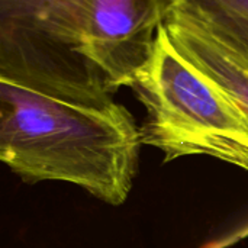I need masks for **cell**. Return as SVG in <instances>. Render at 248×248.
I'll list each match as a JSON object with an SVG mask.
<instances>
[{"instance_id": "1", "label": "cell", "mask_w": 248, "mask_h": 248, "mask_svg": "<svg viewBox=\"0 0 248 248\" xmlns=\"http://www.w3.org/2000/svg\"><path fill=\"white\" fill-rule=\"evenodd\" d=\"M141 144L134 116L106 90L48 89L0 77V158L28 183L67 182L122 205Z\"/></svg>"}, {"instance_id": "2", "label": "cell", "mask_w": 248, "mask_h": 248, "mask_svg": "<svg viewBox=\"0 0 248 248\" xmlns=\"http://www.w3.org/2000/svg\"><path fill=\"white\" fill-rule=\"evenodd\" d=\"M145 108L142 144L166 161L209 155L248 171V119L240 106L173 44L161 26L132 87Z\"/></svg>"}, {"instance_id": "3", "label": "cell", "mask_w": 248, "mask_h": 248, "mask_svg": "<svg viewBox=\"0 0 248 248\" xmlns=\"http://www.w3.org/2000/svg\"><path fill=\"white\" fill-rule=\"evenodd\" d=\"M92 3L0 0V77L36 87L110 92L80 54Z\"/></svg>"}, {"instance_id": "4", "label": "cell", "mask_w": 248, "mask_h": 248, "mask_svg": "<svg viewBox=\"0 0 248 248\" xmlns=\"http://www.w3.org/2000/svg\"><path fill=\"white\" fill-rule=\"evenodd\" d=\"M176 0H93L80 54L112 93L132 87Z\"/></svg>"}, {"instance_id": "5", "label": "cell", "mask_w": 248, "mask_h": 248, "mask_svg": "<svg viewBox=\"0 0 248 248\" xmlns=\"http://www.w3.org/2000/svg\"><path fill=\"white\" fill-rule=\"evenodd\" d=\"M164 25L182 54L227 92L248 119L247 52L179 9H171Z\"/></svg>"}, {"instance_id": "6", "label": "cell", "mask_w": 248, "mask_h": 248, "mask_svg": "<svg viewBox=\"0 0 248 248\" xmlns=\"http://www.w3.org/2000/svg\"><path fill=\"white\" fill-rule=\"evenodd\" d=\"M173 9H179L205 28L224 38L225 41L234 44L240 49L248 54V19L244 16H238L228 12L221 10H199V9H187L174 6Z\"/></svg>"}, {"instance_id": "7", "label": "cell", "mask_w": 248, "mask_h": 248, "mask_svg": "<svg viewBox=\"0 0 248 248\" xmlns=\"http://www.w3.org/2000/svg\"><path fill=\"white\" fill-rule=\"evenodd\" d=\"M174 6L199 10H221L248 19V0H176Z\"/></svg>"}]
</instances>
